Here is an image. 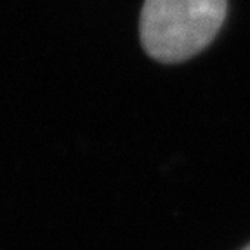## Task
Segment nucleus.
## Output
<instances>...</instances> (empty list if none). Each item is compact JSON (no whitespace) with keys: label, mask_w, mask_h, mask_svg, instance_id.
Segmentation results:
<instances>
[{"label":"nucleus","mask_w":250,"mask_h":250,"mask_svg":"<svg viewBox=\"0 0 250 250\" xmlns=\"http://www.w3.org/2000/svg\"><path fill=\"white\" fill-rule=\"evenodd\" d=\"M224 18L226 0H145L141 42L156 61H186L214 40Z\"/></svg>","instance_id":"nucleus-1"},{"label":"nucleus","mask_w":250,"mask_h":250,"mask_svg":"<svg viewBox=\"0 0 250 250\" xmlns=\"http://www.w3.org/2000/svg\"><path fill=\"white\" fill-rule=\"evenodd\" d=\"M242 250H250V245H247L245 249H242Z\"/></svg>","instance_id":"nucleus-2"}]
</instances>
